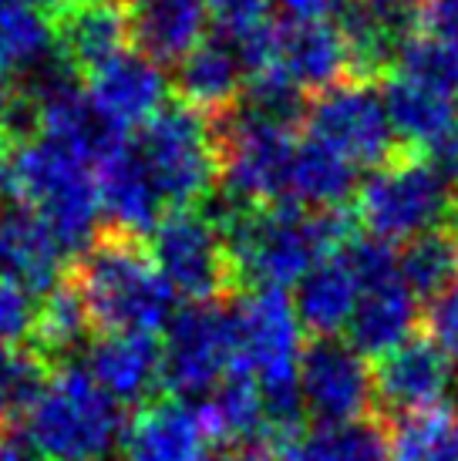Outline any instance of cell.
<instances>
[{
  "label": "cell",
  "instance_id": "cell-23",
  "mask_svg": "<svg viewBox=\"0 0 458 461\" xmlns=\"http://www.w3.org/2000/svg\"><path fill=\"white\" fill-rule=\"evenodd\" d=\"M357 300H361V276L344 246L341 253L320 259L317 267L297 283L293 310H297L300 327L320 333V337H334V333L347 330Z\"/></svg>",
  "mask_w": 458,
  "mask_h": 461
},
{
  "label": "cell",
  "instance_id": "cell-29",
  "mask_svg": "<svg viewBox=\"0 0 458 461\" xmlns=\"http://www.w3.org/2000/svg\"><path fill=\"white\" fill-rule=\"evenodd\" d=\"M283 461H391V448L371 421L317 424L283 445Z\"/></svg>",
  "mask_w": 458,
  "mask_h": 461
},
{
  "label": "cell",
  "instance_id": "cell-7",
  "mask_svg": "<svg viewBox=\"0 0 458 461\" xmlns=\"http://www.w3.org/2000/svg\"><path fill=\"white\" fill-rule=\"evenodd\" d=\"M219 139V179L233 205H277L290 195V172L297 158L293 118L270 115L253 104H240L223 118Z\"/></svg>",
  "mask_w": 458,
  "mask_h": 461
},
{
  "label": "cell",
  "instance_id": "cell-18",
  "mask_svg": "<svg viewBox=\"0 0 458 461\" xmlns=\"http://www.w3.org/2000/svg\"><path fill=\"white\" fill-rule=\"evenodd\" d=\"M452 387H455L452 357L438 350L428 337L395 347L374 374V397L388 411H395L398 418L445 408Z\"/></svg>",
  "mask_w": 458,
  "mask_h": 461
},
{
  "label": "cell",
  "instance_id": "cell-21",
  "mask_svg": "<svg viewBox=\"0 0 458 461\" xmlns=\"http://www.w3.org/2000/svg\"><path fill=\"white\" fill-rule=\"evenodd\" d=\"M98 179V203L108 219V230L128 232V236H152V230L162 222V199L155 193L149 172L142 166L139 152L132 141H122L112 155H105L95 166Z\"/></svg>",
  "mask_w": 458,
  "mask_h": 461
},
{
  "label": "cell",
  "instance_id": "cell-33",
  "mask_svg": "<svg viewBox=\"0 0 458 461\" xmlns=\"http://www.w3.org/2000/svg\"><path fill=\"white\" fill-rule=\"evenodd\" d=\"M398 269L415 294H438L442 286L458 280V243L442 232L421 236L405 246V253L398 257Z\"/></svg>",
  "mask_w": 458,
  "mask_h": 461
},
{
  "label": "cell",
  "instance_id": "cell-34",
  "mask_svg": "<svg viewBox=\"0 0 458 461\" xmlns=\"http://www.w3.org/2000/svg\"><path fill=\"white\" fill-rule=\"evenodd\" d=\"M452 424H455V418L448 408L401 414L391 428V435H388L391 461H432V455L445 441Z\"/></svg>",
  "mask_w": 458,
  "mask_h": 461
},
{
  "label": "cell",
  "instance_id": "cell-9",
  "mask_svg": "<svg viewBox=\"0 0 458 461\" xmlns=\"http://www.w3.org/2000/svg\"><path fill=\"white\" fill-rule=\"evenodd\" d=\"M347 257L361 276V300L347 323L351 347L364 357H388L395 347L411 340L418 323V294L401 276L391 246L361 240L347 246Z\"/></svg>",
  "mask_w": 458,
  "mask_h": 461
},
{
  "label": "cell",
  "instance_id": "cell-28",
  "mask_svg": "<svg viewBox=\"0 0 458 461\" xmlns=\"http://www.w3.org/2000/svg\"><path fill=\"white\" fill-rule=\"evenodd\" d=\"M58 58L51 17L31 7H0V77L27 81Z\"/></svg>",
  "mask_w": 458,
  "mask_h": 461
},
{
  "label": "cell",
  "instance_id": "cell-26",
  "mask_svg": "<svg viewBox=\"0 0 458 461\" xmlns=\"http://www.w3.org/2000/svg\"><path fill=\"white\" fill-rule=\"evenodd\" d=\"M199 418H203L213 441H223V445H233V448H240L246 441H256V438H270L263 394H260L253 377L240 371V367L229 371L206 394V401L199 404Z\"/></svg>",
  "mask_w": 458,
  "mask_h": 461
},
{
  "label": "cell",
  "instance_id": "cell-20",
  "mask_svg": "<svg viewBox=\"0 0 458 461\" xmlns=\"http://www.w3.org/2000/svg\"><path fill=\"white\" fill-rule=\"evenodd\" d=\"M85 371L118 404L142 408L162 384V344L152 333H102L88 344Z\"/></svg>",
  "mask_w": 458,
  "mask_h": 461
},
{
  "label": "cell",
  "instance_id": "cell-12",
  "mask_svg": "<svg viewBox=\"0 0 458 461\" xmlns=\"http://www.w3.org/2000/svg\"><path fill=\"white\" fill-rule=\"evenodd\" d=\"M236 371L233 317L219 303H189L166 327L162 340V384L176 394H209Z\"/></svg>",
  "mask_w": 458,
  "mask_h": 461
},
{
  "label": "cell",
  "instance_id": "cell-42",
  "mask_svg": "<svg viewBox=\"0 0 458 461\" xmlns=\"http://www.w3.org/2000/svg\"><path fill=\"white\" fill-rule=\"evenodd\" d=\"M432 461H458V421L448 428L445 441L438 445V451L432 455Z\"/></svg>",
  "mask_w": 458,
  "mask_h": 461
},
{
  "label": "cell",
  "instance_id": "cell-4",
  "mask_svg": "<svg viewBox=\"0 0 458 461\" xmlns=\"http://www.w3.org/2000/svg\"><path fill=\"white\" fill-rule=\"evenodd\" d=\"M125 428V404L85 367L64 364L27 414L24 438L38 461H118Z\"/></svg>",
  "mask_w": 458,
  "mask_h": 461
},
{
  "label": "cell",
  "instance_id": "cell-1",
  "mask_svg": "<svg viewBox=\"0 0 458 461\" xmlns=\"http://www.w3.org/2000/svg\"><path fill=\"white\" fill-rule=\"evenodd\" d=\"M236 269V280L256 290L297 286L320 259L347 246V219L341 212H314L304 205H226L216 219Z\"/></svg>",
  "mask_w": 458,
  "mask_h": 461
},
{
  "label": "cell",
  "instance_id": "cell-14",
  "mask_svg": "<svg viewBox=\"0 0 458 461\" xmlns=\"http://www.w3.org/2000/svg\"><path fill=\"white\" fill-rule=\"evenodd\" d=\"M51 31L64 65L91 75L128 51V0H61L51 11Z\"/></svg>",
  "mask_w": 458,
  "mask_h": 461
},
{
  "label": "cell",
  "instance_id": "cell-27",
  "mask_svg": "<svg viewBox=\"0 0 458 461\" xmlns=\"http://www.w3.org/2000/svg\"><path fill=\"white\" fill-rule=\"evenodd\" d=\"M357 172L361 168H354L337 152L304 139L293 158L287 199L314 212H341V205L357 193Z\"/></svg>",
  "mask_w": 458,
  "mask_h": 461
},
{
  "label": "cell",
  "instance_id": "cell-32",
  "mask_svg": "<svg viewBox=\"0 0 458 461\" xmlns=\"http://www.w3.org/2000/svg\"><path fill=\"white\" fill-rule=\"evenodd\" d=\"M391 61H395V75L428 85L458 102V48L421 31L398 41Z\"/></svg>",
  "mask_w": 458,
  "mask_h": 461
},
{
  "label": "cell",
  "instance_id": "cell-6",
  "mask_svg": "<svg viewBox=\"0 0 458 461\" xmlns=\"http://www.w3.org/2000/svg\"><path fill=\"white\" fill-rule=\"evenodd\" d=\"M452 176L435 158H391L357 185V216L371 240L384 246L415 243L445 226L455 212Z\"/></svg>",
  "mask_w": 458,
  "mask_h": 461
},
{
  "label": "cell",
  "instance_id": "cell-39",
  "mask_svg": "<svg viewBox=\"0 0 458 461\" xmlns=\"http://www.w3.org/2000/svg\"><path fill=\"white\" fill-rule=\"evenodd\" d=\"M280 7L293 24H307V21H327L341 7V0H280Z\"/></svg>",
  "mask_w": 458,
  "mask_h": 461
},
{
  "label": "cell",
  "instance_id": "cell-15",
  "mask_svg": "<svg viewBox=\"0 0 458 461\" xmlns=\"http://www.w3.org/2000/svg\"><path fill=\"white\" fill-rule=\"evenodd\" d=\"M68 249L24 205H0V283L27 296H48L68 280Z\"/></svg>",
  "mask_w": 458,
  "mask_h": 461
},
{
  "label": "cell",
  "instance_id": "cell-30",
  "mask_svg": "<svg viewBox=\"0 0 458 461\" xmlns=\"http://www.w3.org/2000/svg\"><path fill=\"white\" fill-rule=\"evenodd\" d=\"M91 330V313L85 307V300L78 294L75 280L68 276L61 286H54L48 296H41L38 310H34V347L44 357L51 360H68L75 350L88 344Z\"/></svg>",
  "mask_w": 458,
  "mask_h": 461
},
{
  "label": "cell",
  "instance_id": "cell-25",
  "mask_svg": "<svg viewBox=\"0 0 458 461\" xmlns=\"http://www.w3.org/2000/svg\"><path fill=\"white\" fill-rule=\"evenodd\" d=\"M384 108L391 118L395 139H405L408 145H418L435 152L438 141L445 139L448 129L458 118V102L442 91L418 85L405 75H391L384 85Z\"/></svg>",
  "mask_w": 458,
  "mask_h": 461
},
{
  "label": "cell",
  "instance_id": "cell-36",
  "mask_svg": "<svg viewBox=\"0 0 458 461\" xmlns=\"http://www.w3.org/2000/svg\"><path fill=\"white\" fill-rule=\"evenodd\" d=\"M425 323H428V340L448 357L458 360V280L432 294L425 307Z\"/></svg>",
  "mask_w": 458,
  "mask_h": 461
},
{
  "label": "cell",
  "instance_id": "cell-5",
  "mask_svg": "<svg viewBox=\"0 0 458 461\" xmlns=\"http://www.w3.org/2000/svg\"><path fill=\"white\" fill-rule=\"evenodd\" d=\"M17 205L64 243V249H88L98 236V179L95 166L58 141L34 135L17 145Z\"/></svg>",
  "mask_w": 458,
  "mask_h": 461
},
{
  "label": "cell",
  "instance_id": "cell-11",
  "mask_svg": "<svg viewBox=\"0 0 458 461\" xmlns=\"http://www.w3.org/2000/svg\"><path fill=\"white\" fill-rule=\"evenodd\" d=\"M307 139L337 152L354 168L384 166L395 145L384 95L364 81H344L324 91L307 112Z\"/></svg>",
  "mask_w": 458,
  "mask_h": 461
},
{
  "label": "cell",
  "instance_id": "cell-38",
  "mask_svg": "<svg viewBox=\"0 0 458 461\" xmlns=\"http://www.w3.org/2000/svg\"><path fill=\"white\" fill-rule=\"evenodd\" d=\"M421 31L458 48V0H421Z\"/></svg>",
  "mask_w": 458,
  "mask_h": 461
},
{
  "label": "cell",
  "instance_id": "cell-22",
  "mask_svg": "<svg viewBox=\"0 0 458 461\" xmlns=\"http://www.w3.org/2000/svg\"><path fill=\"white\" fill-rule=\"evenodd\" d=\"M132 44L155 65L186 61L206 34L203 0H128Z\"/></svg>",
  "mask_w": 458,
  "mask_h": 461
},
{
  "label": "cell",
  "instance_id": "cell-16",
  "mask_svg": "<svg viewBox=\"0 0 458 461\" xmlns=\"http://www.w3.org/2000/svg\"><path fill=\"white\" fill-rule=\"evenodd\" d=\"M267 68H277L293 88L300 91H324L351 81V71L357 68L351 41L341 24L331 21H307V24L277 27V48L273 61Z\"/></svg>",
  "mask_w": 458,
  "mask_h": 461
},
{
  "label": "cell",
  "instance_id": "cell-2",
  "mask_svg": "<svg viewBox=\"0 0 458 461\" xmlns=\"http://www.w3.org/2000/svg\"><path fill=\"white\" fill-rule=\"evenodd\" d=\"M71 280L88 307L91 323L105 333L155 337L176 317V294L139 236L98 232L78 259Z\"/></svg>",
  "mask_w": 458,
  "mask_h": 461
},
{
  "label": "cell",
  "instance_id": "cell-3",
  "mask_svg": "<svg viewBox=\"0 0 458 461\" xmlns=\"http://www.w3.org/2000/svg\"><path fill=\"white\" fill-rule=\"evenodd\" d=\"M236 367L256 381L267 408V435L287 445L300 421V321L283 290H253L229 310Z\"/></svg>",
  "mask_w": 458,
  "mask_h": 461
},
{
  "label": "cell",
  "instance_id": "cell-31",
  "mask_svg": "<svg viewBox=\"0 0 458 461\" xmlns=\"http://www.w3.org/2000/svg\"><path fill=\"white\" fill-rule=\"evenodd\" d=\"M51 377V360L34 344H0V431L27 421Z\"/></svg>",
  "mask_w": 458,
  "mask_h": 461
},
{
  "label": "cell",
  "instance_id": "cell-41",
  "mask_svg": "<svg viewBox=\"0 0 458 461\" xmlns=\"http://www.w3.org/2000/svg\"><path fill=\"white\" fill-rule=\"evenodd\" d=\"M435 162L445 168L452 179H458V118H455V125L448 129V135L442 141H438V149H435Z\"/></svg>",
  "mask_w": 458,
  "mask_h": 461
},
{
  "label": "cell",
  "instance_id": "cell-24",
  "mask_svg": "<svg viewBox=\"0 0 458 461\" xmlns=\"http://www.w3.org/2000/svg\"><path fill=\"white\" fill-rule=\"evenodd\" d=\"M176 85L189 108L203 115H229L246 85V65L226 38L203 41L186 61H179Z\"/></svg>",
  "mask_w": 458,
  "mask_h": 461
},
{
  "label": "cell",
  "instance_id": "cell-43",
  "mask_svg": "<svg viewBox=\"0 0 458 461\" xmlns=\"http://www.w3.org/2000/svg\"><path fill=\"white\" fill-rule=\"evenodd\" d=\"M61 0H0V7H31V11H54Z\"/></svg>",
  "mask_w": 458,
  "mask_h": 461
},
{
  "label": "cell",
  "instance_id": "cell-8",
  "mask_svg": "<svg viewBox=\"0 0 458 461\" xmlns=\"http://www.w3.org/2000/svg\"><path fill=\"white\" fill-rule=\"evenodd\" d=\"M162 205L196 209L219 179V139L209 115L186 102L166 104L132 141Z\"/></svg>",
  "mask_w": 458,
  "mask_h": 461
},
{
  "label": "cell",
  "instance_id": "cell-45",
  "mask_svg": "<svg viewBox=\"0 0 458 461\" xmlns=\"http://www.w3.org/2000/svg\"><path fill=\"white\" fill-rule=\"evenodd\" d=\"M455 243H458V240H455Z\"/></svg>",
  "mask_w": 458,
  "mask_h": 461
},
{
  "label": "cell",
  "instance_id": "cell-10",
  "mask_svg": "<svg viewBox=\"0 0 458 461\" xmlns=\"http://www.w3.org/2000/svg\"><path fill=\"white\" fill-rule=\"evenodd\" d=\"M149 253L172 294L186 296L189 303H216L236 283L226 236L216 219L203 216L199 209L166 212L152 230Z\"/></svg>",
  "mask_w": 458,
  "mask_h": 461
},
{
  "label": "cell",
  "instance_id": "cell-19",
  "mask_svg": "<svg viewBox=\"0 0 458 461\" xmlns=\"http://www.w3.org/2000/svg\"><path fill=\"white\" fill-rule=\"evenodd\" d=\"M213 445L199 408L186 401H149L128 421L118 461H213Z\"/></svg>",
  "mask_w": 458,
  "mask_h": 461
},
{
  "label": "cell",
  "instance_id": "cell-13",
  "mask_svg": "<svg viewBox=\"0 0 458 461\" xmlns=\"http://www.w3.org/2000/svg\"><path fill=\"white\" fill-rule=\"evenodd\" d=\"M374 401V374L361 350L320 337L300 357V404L320 424L361 421Z\"/></svg>",
  "mask_w": 458,
  "mask_h": 461
},
{
  "label": "cell",
  "instance_id": "cell-35",
  "mask_svg": "<svg viewBox=\"0 0 458 461\" xmlns=\"http://www.w3.org/2000/svg\"><path fill=\"white\" fill-rule=\"evenodd\" d=\"M273 0H206V14L216 21L226 41H243L270 27Z\"/></svg>",
  "mask_w": 458,
  "mask_h": 461
},
{
  "label": "cell",
  "instance_id": "cell-17",
  "mask_svg": "<svg viewBox=\"0 0 458 461\" xmlns=\"http://www.w3.org/2000/svg\"><path fill=\"white\" fill-rule=\"evenodd\" d=\"M88 98L118 131L145 129L169 98V77L139 51H122L88 75Z\"/></svg>",
  "mask_w": 458,
  "mask_h": 461
},
{
  "label": "cell",
  "instance_id": "cell-40",
  "mask_svg": "<svg viewBox=\"0 0 458 461\" xmlns=\"http://www.w3.org/2000/svg\"><path fill=\"white\" fill-rule=\"evenodd\" d=\"M415 7H421V0H357V11L371 14V17H378L391 27H395L398 17H405Z\"/></svg>",
  "mask_w": 458,
  "mask_h": 461
},
{
  "label": "cell",
  "instance_id": "cell-44",
  "mask_svg": "<svg viewBox=\"0 0 458 461\" xmlns=\"http://www.w3.org/2000/svg\"><path fill=\"white\" fill-rule=\"evenodd\" d=\"M0 104H4V88H0Z\"/></svg>",
  "mask_w": 458,
  "mask_h": 461
},
{
  "label": "cell",
  "instance_id": "cell-37",
  "mask_svg": "<svg viewBox=\"0 0 458 461\" xmlns=\"http://www.w3.org/2000/svg\"><path fill=\"white\" fill-rule=\"evenodd\" d=\"M34 296L0 283V344H17L24 333L34 330Z\"/></svg>",
  "mask_w": 458,
  "mask_h": 461
}]
</instances>
